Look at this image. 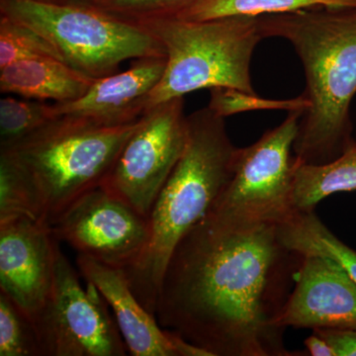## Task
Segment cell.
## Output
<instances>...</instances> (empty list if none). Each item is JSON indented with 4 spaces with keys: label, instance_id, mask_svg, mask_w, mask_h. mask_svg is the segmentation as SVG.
Returning a JSON list of instances; mask_svg holds the SVG:
<instances>
[{
    "label": "cell",
    "instance_id": "d6986e66",
    "mask_svg": "<svg viewBox=\"0 0 356 356\" xmlns=\"http://www.w3.org/2000/svg\"><path fill=\"white\" fill-rule=\"evenodd\" d=\"M0 356H43L34 320L1 290Z\"/></svg>",
    "mask_w": 356,
    "mask_h": 356
},
{
    "label": "cell",
    "instance_id": "5bb4252c",
    "mask_svg": "<svg viewBox=\"0 0 356 356\" xmlns=\"http://www.w3.org/2000/svg\"><path fill=\"white\" fill-rule=\"evenodd\" d=\"M166 56L136 58L128 70L95 79L81 97L53 103L55 117L70 116L104 126H121L139 120L158 86Z\"/></svg>",
    "mask_w": 356,
    "mask_h": 356
},
{
    "label": "cell",
    "instance_id": "ffe728a7",
    "mask_svg": "<svg viewBox=\"0 0 356 356\" xmlns=\"http://www.w3.org/2000/svg\"><path fill=\"white\" fill-rule=\"evenodd\" d=\"M56 118L53 104L39 100L1 98L0 147L11 146Z\"/></svg>",
    "mask_w": 356,
    "mask_h": 356
},
{
    "label": "cell",
    "instance_id": "d4e9b609",
    "mask_svg": "<svg viewBox=\"0 0 356 356\" xmlns=\"http://www.w3.org/2000/svg\"><path fill=\"white\" fill-rule=\"evenodd\" d=\"M313 332L329 343L336 356H356V327L321 329Z\"/></svg>",
    "mask_w": 356,
    "mask_h": 356
},
{
    "label": "cell",
    "instance_id": "8fae6325",
    "mask_svg": "<svg viewBox=\"0 0 356 356\" xmlns=\"http://www.w3.org/2000/svg\"><path fill=\"white\" fill-rule=\"evenodd\" d=\"M58 245L48 222L31 217L0 222V290L32 318L50 295Z\"/></svg>",
    "mask_w": 356,
    "mask_h": 356
},
{
    "label": "cell",
    "instance_id": "ac0fdd59",
    "mask_svg": "<svg viewBox=\"0 0 356 356\" xmlns=\"http://www.w3.org/2000/svg\"><path fill=\"white\" fill-rule=\"evenodd\" d=\"M321 6H346L337 0H199L172 18L191 21L218 19L238 16L293 13Z\"/></svg>",
    "mask_w": 356,
    "mask_h": 356
},
{
    "label": "cell",
    "instance_id": "8992f818",
    "mask_svg": "<svg viewBox=\"0 0 356 356\" xmlns=\"http://www.w3.org/2000/svg\"><path fill=\"white\" fill-rule=\"evenodd\" d=\"M0 15L31 28L63 62L95 81L119 72L125 60L165 56L142 26L88 4L0 0Z\"/></svg>",
    "mask_w": 356,
    "mask_h": 356
},
{
    "label": "cell",
    "instance_id": "277c9868",
    "mask_svg": "<svg viewBox=\"0 0 356 356\" xmlns=\"http://www.w3.org/2000/svg\"><path fill=\"white\" fill-rule=\"evenodd\" d=\"M140 119L104 126L58 116L11 146L0 147V156L24 180L37 218L51 226L79 198L102 186Z\"/></svg>",
    "mask_w": 356,
    "mask_h": 356
},
{
    "label": "cell",
    "instance_id": "484cf974",
    "mask_svg": "<svg viewBox=\"0 0 356 356\" xmlns=\"http://www.w3.org/2000/svg\"><path fill=\"white\" fill-rule=\"evenodd\" d=\"M305 346L311 356H336L329 343L316 332H312L311 336L305 339Z\"/></svg>",
    "mask_w": 356,
    "mask_h": 356
},
{
    "label": "cell",
    "instance_id": "603a6c76",
    "mask_svg": "<svg viewBox=\"0 0 356 356\" xmlns=\"http://www.w3.org/2000/svg\"><path fill=\"white\" fill-rule=\"evenodd\" d=\"M210 102L208 107L219 115L226 117L231 115L252 111V110L282 109L305 110L308 103L300 95L291 100H273L259 97L255 93L245 92L235 88H218L210 89Z\"/></svg>",
    "mask_w": 356,
    "mask_h": 356
},
{
    "label": "cell",
    "instance_id": "7c38bea8",
    "mask_svg": "<svg viewBox=\"0 0 356 356\" xmlns=\"http://www.w3.org/2000/svg\"><path fill=\"white\" fill-rule=\"evenodd\" d=\"M276 324L281 329L356 327V282L324 255L302 254L294 285Z\"/></svg>",
    "mask_w": 356,
    "mask_h": 356
},
{
    "label": "cell",
    "instance_id": "3957f363",
    "mask_svg": "<svg viewBox=\"0 0 356 356\" xmlns=\"http://www.w3.org/2000/svg\"><path fill=\"white\" fill-rule=\"evenodd\" d=\"M224 117L209 107L187 116V140L149 214V243L128 270L131 287L149 313L168 261L182 238L209 213L228 184L236 152Z\"/></svg>",
    "mask_w": 356,
    "mask_h": 356
},
{
    "label": "cell",
    "instance_id": "7402d4cb",
    "mask_svg": "<svg viewBox=\"0 0 356 356\" xmlns=\"http://www.w3.org/2000/svg\"><path fill=\"white\" fill-rule=\"evenodd\" d=\"M199 0H93L88 6L121 19L140 23L175 17Z\"/></svg>",
    "mask_w": 356,
    "mask_h": 356
},
{
    "label": "cell",
    "instance_id": "44dd1931",
    "mask_svg": "<svg viewBox=\"0 0 356 356\" xmlns=\"http://www.w3.org/2000/svg\"><path fill=\"white\" fill-rule=\"evenodd\" d=\"M36 57L63 60L56 49L36 31L22 23L0 15V69Z\"/></svg>",
    "mask_w": 356,
    "mask_h": 356
},
{
    "label": "cell",
    "instance_id": "4316f807",
    "mask_svg": "<svg viewBox=\"0 0 356 356\" xmlns=\"http://www.w3.org/2000/svg\"><path fill=\"white\" fill-rule=\"evenodd\" d=\"M35 1L44 2V3H67L70 0H35Z\"/></svg>",
    "mask_w": 356,
    "mask_h": 356
},
{
    "label": "cell",
    "instance_id": "f1b7e54d",
    "mask_svg": "<svg viewBox=\"0 0 356 356\" xmlns=\"http://www.w3.org/2000/svg\"><path fill=\"white\" fill-rule=\"evenodd\" d=\"M93 0H70V2H76V3L88 4L92 2Z\"/></svg>",
    "mask_w": 356,
    "mask_h": 356
},
{
    "label": "cell",
    "instance_id": "4fadbf2b",
    "mask_svg": "<svg viewBox=\"0 0 356 356\" xmlns=\"http://www.w3.org/2000/svg\"><path fill=\"white\" fill-rule=\"evenodd\" d=\"M76 266L86 282L97 288L108 304L129 353L133 356H210L163 329L136 296L124 269L79 254Z\"/></svg>",
    "mask_w": 356,
    "mask_h": 356
},
{
    "label": "cell",
    "instance_id": "5b68a950",
    "mask_svg": "<svg viewBox=\"0 0 356 356\" xmlns=\"http://www.w3.org/2000/svg\"><path fill=\"white\" fill-rule=\"evenodd\" d=\"M165 50L166 65L147 109L200 89L228 88L255 93L250 62L264 38L259 16L191 21L163 18L138 23Z\"/></svg>",
    "mask_w": 356,
    "mask_h": 356
},
{
    "label": "cell",
    "instance_id": "2e32d148",
    "mask_svg": "<svg viewBox=\"0 0 356 356\" xmlns=\"http://www.w3.org/2000/svg\"><path fill=\"white\" fill-rule=\"evenodd\" d=\"M356 189V142L339 158L324 165L295 161L292 205L296 212H312L325 198Z\"/></svg>",
    "mask_w": 356,
    "mask_h": 356
},
{
    "label": "cell",
    "instance_id": "30bf717a",
    "mask_svg": "<svg viewBox=\"0 0 356 356\" xmlns=\"http://www.w3.org/2000/svg\"><path fill=\"white\" fill-rule=\"evenodd\" d=\"M51 229L79 254L124 270L137 264L151 236L149 219L102 186L72 204Z\"/></svg>",
    "mask_w": 356,
    "mask_h": 356
},
{
    "label": "cell",
    "instance_id": "cb8c5ba5",
    "mask_svg": "<svg viewBox=\"0 0 356 356\" xmlns=\"http://www.w3.org/2000/svg\"><path fill=\"white\" fill-rule=\"evenodd\" d=\"M21 217L39 220L24 180L8 159L0 156V222Z\"/></svg>",
    "mask_w": 356,
    "mask_h": 356
},
{
    "label": "cell",
    "instance_id": "f546056e",
    "mask_svg": "<svg viewBox=\"0 0 356 356\" xmlns=\"http://www.w3.org/2000/svg\"><path fill=\"white\" fill-rule=\"evenodd\" d=\"M355 140H356V134H355Z\"/></svg>",
    "mask_w": 356,
    "mask_h": 356
},
{
    "label": "cell",
    "instance_id": "83f0119b",
    "mask_svg": "<svg viewBox=\"0 0 356 356\" xmlns=\"http://www.w3.org/2000/svg\"><path fill=\"white\" fill-rule=\"evenodd\" d=\"M337 1L341 2V3L346 4V6H356V0H337Z\"/></svg>",
    "mask_w": 356,
    "mask_h": 356
},
{
    "label": "cell",
    "instance_id": "6da1fadb",
    "mask_svg": "<svg viewBox=\"0 0 356 356\" xmlns=\"http://www.w3.org/2000/svg\"><path fill=\"white\" fill-rule=\"evenodd\" d=\"M302 254L278 226L228 227L203 218L168 261L159 325L210 356H292L276 324Z\"/></svg>",
    "mask_w": 356,
    "mask_h": 356
},
{
    "label": "cell",
    "instance_id": "e0dca14e",
    "mask_svg": "<svg viewBox=\"0 0 356 356\" xmlns=\"http://www.w3.org/2000/svg\"><path fill=\"white\" fill-rule=\"evenodd\" d=\"M282 243L300 254H318L330 257L346 269L356 282V250L327 228L312 212H296L289 220L278 226Z\"/></svg>",
    "mask_w": 356,
    "mask_h": 356
},
{
    "label": "cell",
    "instance_id": "7a4b0ae2",
    "mask_svg": "<svg viewBox=\"0 0 356 356\" xmlns=\"http://www.w3.org/2000/svg\"><path fill=\"white\" fill-rule=\"evenodd\" d=\"M264 38L292 44L303 65L306 88L293 145L301 165H324L356 142L350 118L356 93V6H321L259 16Z\"/></svg>",
    "mask_w": 356,
    "mask_h": 356
},
{
    "label": "cell",
    "instance_id": "9c48e42d",
    "mask_svg": "<svg viewBox=\"0 0 356 356\" xmlns=\"http://www.w3.org/2000/svg\"><path fill=\"white\" fill-rule=\"evenodd\" d=\"M184 107L181 97L147 109L102 185L144 217L149 218L184 154L187 140Z\"/></svg>",
    "mask_w": 356,
    "mask_h": 356
},
{
    "label": "cell",
    "instance_id": "ba28073f",
    "mask_svg": "<svg viewBox=\"0 0 356 356\" xmlns=\"http://www.w3.org/2000/svg\"><path fill=\"white\" fill-rule=\"evenodd\" d=\"M83 288L60 247L49 298L33 318L43 356H123L127 346L97 288Z\"/></svg>",
    "mask_w": 356,
    "mask_h": 356
},
{
    "label": "cell",
    "instance_id": "9a60e30c",
    "mask_svg": "<svg viewBox=\"0 0 356 356\" xmlns=\"http://www.w3.org/2000/svg\"><path fill=\"white\" fill-rule=\"evenodd\" d=\"M93 81L53 57L25 58L0 69L2 95H19L39 102H74L88 90Z\"/></svg>",
    "mask_w": 356,
    "mask_h": 356
},
{
    "label": "cell",
    "instance_id": "52a82bcc",
    "mask_svg": "<svg viewBox=\"0 0 356 356\" xmlns=\"http://www.w3.org/2000/svg\"><path fill=\"white\" fill-rule=\"evenodd\" d=\"M303 110H292L254 144L236 149L228 184L209 213L228 227L280 226L296 213L292 205L293 145Z\"/></svg>",
    "mask_w": 356,
    "mask_h": 356
}]
</instances>
